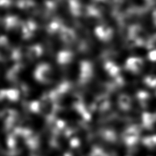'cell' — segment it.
<instances>
[{"instance_id":"7a4b0ae2","label":"cell","mask_w":156,"mask_h":156,"mask_svg":"<svg viewBox=\"0 0 156 156\" xmlns=\"http://www.w3.org/2000/svg\"><path fill=\"white\" fill-rule=\"evenodd\" d=\"M131 100L130 97L125 94H121L118 98V104L119 107L124 110H128L130 107Z\"/></svg>"},{"instance_id":"277c9868","label":"cell","mask_w":156,"mask_h":156,"mask_svg":"<svg viewBox=\"0 0 156 156\" xmlns=\"http://www.w3.org/2000/svg\"><path fill=\"white\" fill-rule=\"evenodd\" d=\"M104 136L105 138V140L110 142H115L116 140V133L110 129H105L104 132Z\"/></svg>"},{"instance_id":"52a82bcc","label":"cell","mask_w":156,"mask_h":156,"mask_svg":"<svg viewBox=\"0 0 156 156\" xmlns=\"http://www.w3.org/2000/svg\"><path fill=\"white\" fill-rule=\"evenodd\" d=\"M145 83L149 87H154L156 86V78L149 76L145 79Z\"/></svg>"},{"instance_id":"8992f818","label":"cell","mask_w":156,"mask_h":156,"mask_svg":"<svg viewBox=\"0 0 156 156\" xmlns=\"http://www.w3.org/2000/svg\"><path fill=\"white\" fill-rule=\"evenodd\" d=\"M137 97L138 99L141 101V102L142 103V104H144V103H146V101L148 99L149 96L148 94V93H147L145 91H140L138 94H137Z\"/></svg>"},{"instance_id":"5b68a950","label":"cell","mask_w":156,"mask_h":156,"mask_svg":"<svg viewBox=\"0 0 156 156\" xmlns=\"http://www.w3.org/2000/svg\"><path fill=\"white\" fill-rule=\"evenodd\" d=\"M143 143L149 147H152L156 145V135L145 138L143 140Z\"/></svg>"},{"instance_id":"3957f363","label":"cell","mask_w":156,"mask_h":156,"mask_svg":"<svg viewBox=\"0 0 156 156\" xmlns=\"http://www.w3.org/2000/svg\"><path fill=\"white\" fill-rule=\"evenodd\" d=\"M142 118L144 126L149 128L152 126L153 122L156 121V113L151 114L148 113H144Z\"/></svg>"},{"instance_id":"6da1fadb","label":"cell","mask_w":156,"mask_h":156,"mask_svg":"<svg viewBox=\"0 0 156 156\" xmlns=\"http://www.w3.org/2000/svg\"><path fill=\"white\" fill-rule=\"evenodd\" d=\"M138 132L139 128L136 126L128 128L123 133V138L125 143L130 146L134 145L138 141Z\"/></svg>"}]
</instances>
